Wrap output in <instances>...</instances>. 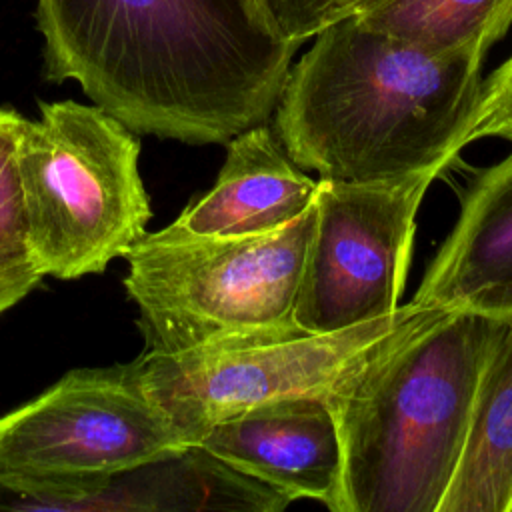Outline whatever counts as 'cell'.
Listing matches in <instances>:
<instances>
[{"label": "cell", "mask_w": 512, "mask_h": 512, "mask_svg": "<svg viewBox=\"0 0 512 512\" xmlns=\"http://www.w3.org/2000/svg\"><path fill=\"white\" fill-rule=\"evenodd\" d=\"M486 136L512 142V56L482 80L466 146Z\"/></svg>", "instance_id": "15"}, {"label": "cell", "mask_w": 512, "mask_h": 512, "mask_svg": "<svg viewBox=\"0 0 512 512\" xmlns=\"http://www.w3.org/2000/svg\"><path fill=\"white\" fill-rule=\"evenodd\" d=\"M314 202L290 224L252 236H192L166 226L124 256V288L138 306L146 350L290 332Z\"/></svg>", "instance_id": "5"}, {"label": "cell", "mask_w": 512, "mask_h": 512, "mask_svg": "<svg viewBox=\"0 0 512 512\" xmlns=\"http://www.w3.org/2000/svg\"><path fill=\"white\" fill-rule=\"evenodd\" d=\"M318 180L288 156L276 132L254 126L226 142L214 186L170 224L192 236H252L274 232L304 214Z\"/></svg>", "instance_id": "10"}, {"label": "cell", "mask_w": 512, "mask_h": 512, "mask_svg": "<svg viewBox=\"0 0 512 512\" xmlns=\"http://www.w3.org/2000/svg\"><path fill=\"white\" fill-rule=\"evenodd\" d=\"M502 324L444 308L328 396L342 450L340 512H438Z\"/></svg>", "instance_id": "3"}, {"label": "cell", "mask_w": 512, "mask_h": 512, "mask_svg": "<svg viewBox=\"0 0 512 512\" xmlns=\"http://www.w3.org/2000/svg\"><path fill=\"white\" fill-rule=\"evenodd\" d=\"M26 120L18 110L0 106V314L26 298L44 276L30 246L16 162L18 140Z\"/></svg>", "instance_id": "13"}, {"label": "cell", "mask_w": 512, "mask_h": 512, "mask_svg": "<svg viewBox=\"0 0 512 512\" xmlns=\"http://www.w3.org/2000/svg\"><path fill=\"white\" fill-rule=\"evenodd\" d=\"M440 170L380 182L318 180L296 324L336 332L392 314L404 292L416 214Z\"/></svg>", "instance_id": "7"}, {"label": "cell", "mask_w": 512, "mask_h": 512, "mask_svg": "<svg viewBox=\"0 0 512 512\" xmlns=\"http://www.w3.org/2000/svg\"><path fill=\"white\" fill-rule=\"evenodd\" d=\"M228 464L292 500L342 508V450L332 408L318 396H292L212 426L200 442Z\"/></svg>", "instance_id": "9"}, {"label": "cell", "mask_w": 512, "mask_h": 512, "mask_svg": "<svg viewBox=\"0 0 512 512\" xmlns=\"http://www.w3.org/2000/svg\"><path fill=\"white\" fill-rule=\"evenodd\" d=\"M482 60L434 54L352 16L312 36L292 64L274 132L320 178L380 182L456 160L480 98Z\"/></svg>", "instance_id": "2"}, {"label": "cell", "mask_w": 512, "mask_h": 512, "mask_svg": "<svg viewBox=\"0 0 512 512\" xmlns=\"http://www.w3.org/2000/svg\"><path fill=\"white\" fill-rule=\"evenodd\" d=\"M42 74L76 80L134 134L226 144L266 124L300 44L240 0H36Z\"/></svg>", "instance_id": "1"}, {"label": "cell", "mask_w": 512, "mask_h": 512, "mask_svg": "<svg viewBox=\"0 0 512 512\" xmlns=\"http://www.w3.org/2000/svg\"><path fill=\"white\" fill-rule=\"evenodd\" d=\"M482 368L466 442L438 512H512V314Z\"/></svg>", "instance_id": "11"}, {"label": "cell", "mask_w": 512, "mask_h": 512, "mask_svg": "<svg viewBox=\"0 0 512 512\" xmlns=\"http://www.w3.org/2000/svg\"><path fill=\"white\" fill-rule=\"evenodd\" d=\"M190 444L146 394L134 362L76 368L0 416V474L110 478Z\"/></svg>", "instance_id": "8"}, {"label": "cell", "mask_w": 512, "mask_h": 512, "mask_svg": "<svg viewBox=\"0 0 512 512\" xmlns=\"http://www.w3.org/2000/svg\"><path fill=\"white\" fill-rule=\"evenodd\" d=\"M352 18L434 54L484 60L512 28V0H370Z\"/></svg>", "instance_id": "12"}, {"label": "cell", "mask_w": 512, "mask_h": 512, "mask_svg": "<svg viewBox=\"0 0 512 512\" xmlns=\"http://www.w3.org/2000/svg\"><path fill=\"white\" fill-rule=\"evenodd\" d=\"M240 2H242V4H244V0H240Z\"/></svg>", "instance_id": "16"}, {"label": "cell", "mask_w": 512, "mask_h": 512, "mask_svg": "<svg viewBox=\"0 0 512 512\" xmlns=\"http://www.w3.org/2000/svg\"><path fill=\"white\" fill-rule=\"evenodd\" d=\"M138 156V134L100 106L40 102V120H26L16 162L44 276L100 274L144 238L152 210Z\"/></svg>", "instance_id": "4"}, {"label": "cell", "mask_w": 512, "mask_h": 512, "mask_svg": "<svg viewBox=\"0 0 512 512\" xmlns=\"http://www.w3.org/2000/svg\"><path fill=\"white\" fill-rule=\"evenodd\" d=\"M370 0H244L248 16L270 36L302 44L326 26L354 16Z\"/></svg>", "instance_id": "14"}, {"label": "cell", "mask_w": 512, "mask_h": 512, "mask_svg": "<svg viewBox=\"0 0 512 512\" xmlns=\"http://www.w3.org/2000/svg\"><path fill=\"white\" fill-rule=\"evenodd\" d=\"M440 310L410 302L336 332L228 336L174 352L144 350L132 362L154 404L188 444H198L218 422L260 404L292 396L328 400L368 360Z\"/></svg>", "instance_id": "6"}]
</instances>
